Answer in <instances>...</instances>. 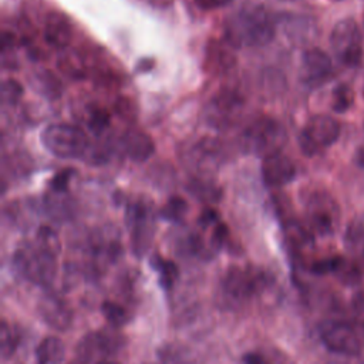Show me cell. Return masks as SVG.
I'll return each mask as SVG.
<instances>
[{"label":"cell","instance_id":"1","mask_svg":"<svg viewBox=\"0 0 364 364\" xmlns=\"http://www.w3.org/2000/svg\"><path fill=\"white\" fill-rule=\"evenodd\" d=\"M276 24L260 4H246L225 20V37L235 48L260 47L273 40Z\"/></svg>","mask_w":364,"mask_h":364},{"label":"cell","instance_id":"2","mask_svg":"<svg viewBox=\"0 0 364 364\" xmlns=\"http://www.w3.org/2000/svg\"><path fill=\"white\" fill-rule=\"evenodd\" d=\"M55 257V255L44 250L36 243H26L16 250L13 264L26 280L34 284L48 286L57 273Z\"/></svg>","mask_w":364,"mask_h":364},{"label":"cell","instance_id":"3","mask_svg":"<svg viewBox=\"0 0 364 364\" xmlns=\"http://www.w3.org/2000/svg\"><path fill=\"white\" fill-rule=\"evenodd\" d=\"M270 283L266 272L257 267H230L222 279L223 297L235 304H240L262 293Z\"/></svg>","mask_w":364,"mask_h":364},{"label":"cell","instance_id":"4","mask_svg":"<svg viewBox=\"0 0 364 364\" xmlns=\"http://www.w3.org/2000/svg\"><path fill=\"white\" fill-rule=\"evenodd\" d=\"M40 139L51 155L63 159L78 158L88 148L87 134L71 124H50L41 131Z\"/></svg>","mask_w":364,"mask_h":364},{"label":"cell","instance_id":"5","mask_svg":"<svg viewBox=\"0 0 364 364\" xmlns=\"http://www.w3.org/2000/svg\"><path fill=\"white\" fill-rule=\"evenodd\" d=\"M286 139V129L272 118L256 119L245 129L242 136L245 151L263 158L280 152Z\"/></svg>","mask_w":364,"mask_h":364},{"label":"cell","instance_id":"6","mask_svg":"<svg viewBox=\"0 0 364 364\" xmlns=\"http://www.w3.org/2000/svg\"><path fill=\"white\" fill-rule=\"evenodd\" d=\"M330 46L338 58L347 67H355L363 57L361 34L353 18L338 20L330 34Z\"/></svg>","mask_w":364,"mask_h":364},{"label":"cell","instance_id":"7","mask_svg":"<svg viewBox=\"0 0 364 364\" xmlns=\"http://www.w3.org/2000/svg\"><path fill=\"white\" fill-rule=\"evenodd\" d=\"M340 135L338 122L324 114L311 117L299 136V145L304 155L313 156L323 148L333 145Z\"/></svg>","mask_w":364,"mask_h":364},{"label":"cell","instance_id":"8","mask_svg":"<svg viewBox=\"0 0 364 364\" xmlns=\"http://www.w3.org/2000/svg\"><path fill=\"white\" fill-rule=\"evenodd\" d=\"M125 220L131 229V246L136 256H142L151 246L155 222L152 208L144 202H134L127 208Z\"/></svg>","mask_w":364,"mask_h":364},{"label":"cell","instance_id":"9","mask_svg":"<svg viewBox=\"0 0 364 364\" xmlns=\"http://www.w3.org/2000/svg\"><path fill=\"white\" fill-rule=\"evenodd\" d=\"M124 336L119 334L115 327L102 328L98 331L88 333L80 343L77 348V355L92 361L94 358L105 360L109 355L117 354L124 347Z\"/></svg>","mask_w":364,"mask_h":364},{"label":"cell","instance_id":"10","mask_svg":"<svg viewBox=\"0 0 364 364\" xmlns=\"http://www.w3.org/2000/svg\"><path fill=\"white\" fill-rule=\"evenodd\" d=\"M323 344L333 353L343 355H357L361 351V343L354 327L346 321H326L320 327Z\"/></svg>","mask_w":364,"mask_h":364},{"label":"cell","instance_id":"11","mask_svg":"<svg viewBox=\"0 0 364 364\" xmlns=\"http://www.w3.org/2000/svg\"><path fill=\"white\" fill-rule=\"evenodd\" d=\"M333 73L330 55L321 48L313 47L303 53L300 64V78L310 87H317L328 80Z\"/></svg>","mask_w":364,"mask_h":364},{"label":"cell","instance_id":"12","mask_svg":"<svg viewBox=\"0 0 364 364\" xmlns=\"http://www.w3.org/2000/svg\"><path fill=\"white\" fill-rule=\"evenodd\" d=\"M38 314L50 327L64 331L73 323V311L70 306L58 296L44 294L37 306Z\"/></svg>","mask_w":364,"mask_h":364},{"label":"cell","instance_id":"13","mask_svg":"<svg viewBox=\"0 0 364 364\" xmlns=\"http://www.w3.org/2000/svg\"><path fill=\"white\" fill-rule=\"evenodd\" d=\"M262 176L263 182L267 186L279 188L290 183L294 179L296 166L290 158H287L282 152H277L263 158Z\"/></svg>","mask_w":364,"mask_h":364},{"label":"cell","instance_id":"14","mask_svg":"<svg viewBox=\"0 0 364 364\" xmlns=\"http://www.w3.org/2000/svg\"><path fill=\"white\" fill-rule=\"evenodd\" d=\"M307 215L310 226L318 235H328L333 232L336 223V206L331 199L323 195L313 196L307 205Z\"/></svg>","mask_w":364,"mask_h":364},{"label":"cell","instance_id":"15","mask_svg":"<svg viewBox=\"0 0 364 364\" xmlns=\"http://www.w3.org/2000/svg\"><path fill=\"white\" fill-rule=\"evenodd\" d=\"M73 30L68 18L58 13L51 11L46 17L44 23V40L47 44L55 48H65L71 40Z\"/></svg>","mask_w":364,"mask_h":364},{"label":"cell","instance_id":"16","mask_svg":"<svg viewBox=\"0 0 364 364\" xmlns=\"http://www.w3.org/2000/svg\"><path fill=\"white\" fill-rule=\"evenodd\" d=\"M240 107L242 101L239 95L230 91H225L215 95V98L208 107V117L213 121L215 125L226 124L229 119L233 118L236 112H239Z\"/></svg>","mask_w":364,"mask_h":364},{"label":"cell","instance_id":"17","mask_svg":"<svg viewBox=\"0 0 364 364\" xmlns=\"http://www.w3.org/2000/svg\"><path fill=\"white\" fill-rule=\"evenodd\" d=\"M124 149L128 158L134 162H145L155 151L152 138L141 131H131L124 138Z\"/></svg>","mask_w":364,"mask_h":364},{"label":"cell","instance_id":"18","mask_svg":"<svg viewBox=\"0 0 364 364\" xmlns=\"http://www.w3.org/2000/svg\"><path fill=\"white\" fill-rule=\"evenodd\" d=\"M30 84L33 90H36L38 94H41L46 98L55 100L60 98L63 85L57 75L50 70H36L30 74Z\"/></svg>","mask_w":364,"mask_h":364},{"label":"cell","instance_id":"19","mask_svg":"<svg viewBox=\"0 0 364 364\" xmlns=\"http://www.w3.org/2000/svg\"><path fill=\"white\" fill-rule=\"evenodd\" d=\"M34 357L36 364H63L65 358L64 343L55 336H48L40 341Z\"/></svg>","mask_w":364,"mask_h":364},{"label":"cell","instance_id":"20","mask_svg":"<svg viewBox=\"0 0 364 364\" xmlns=\"http://www.w3.org/2000/svg\"><path fill=\"white\" fill-rule=\"evenodd\" d=\"M344 243L348 253L357 263L364 264V223L360 220H353L344 235Z\"/></svg>","mask_w":364,"mask_h":364},{"label":"cell","instance_id":"21","mask_svg":"<svg viewBox=\"0 0 364 364\" xmlns=\"http://www.w3.org/2000/svg\"><path fill=\"white\" fill-rule=\"evenodd\" d=\"M279 23L283 27V31L287 34L291 40H306L309 37V33L311 31L310 21L304 16H294V14H283L279 18Z\"/></svg>","mask_w":364,"mask_h":364},{"label":"cell","instance_id":"22","mask_svg":"<svg viewBox=\"0 0 364 364\" xmlns=\"http://www.w3.org/2000/svg\"><path fill=\"white\" fill-rule=\"evenodd\" d=\"M58 68L73 80H82L85 77V67L81 57L74 51H64L58 58Z\"/></svg>","mask_w":364,"mask_h":364},{"label":"cell","instance_id":"23","mask_svg":"<svg viewBox=\"0 0 364 364\" xmlns=\"http://www.w3.org/2000/svg\"><path fill=\"white\" fill-rule=\"evenodd\" d=\"M101 313L104 314V317L107 318V321L109 323L111 327H122L125 324H128L131 321V313L121 304L115 303V301H104L101 304Z\"/></svg>","mask_w":364,"mask_h":364},{"label":"cell","instance_id":"24","mask_svg":"<svg viewBox=\"0 0 364 364\" xmlns=\"http://www.w3.org/2000/svg\"><path fill=\"white\" fill-rule=\"evenodd\" d=\"M20 337L17 330L9 324L6 320H1V327H0V353H1V358L7 360L10 358L17 346H18Z\"/></svg>","mask_w":364,"mask_h":364},{"label":"cell","instance_id":"25","mask_svg":"<svg viewBox=\"0 0 364 364\" xmlns=\"http://www.w3.org/2000/svg\"><path fill=\"white\" fill-rule=\"evenodd\" d=\"M188 213V203L179 196H172L159 210L162 219L169 222H182Z\"/></svg>","mask_w":364,"mask_h":364},{"label":"cell","instance_id":"26","mask_svg":"<svg viewBox=\"0 0 364 364\" xmlns=\"http://www.w3.org/2000/svg\"><path fill=\"white\" fill-rule=\"evenodd\" d=\"M152 264H154V267L159 273V283H161V286L165 287V289H171L175 284V282L178 280V277H179L178 266L173 262L164 260L161 257H155L152 260Z\"/></svg>","mask_w":364,"mask_h":364},{"label":"cell","instance_id":"27","mask_svg":"<svg viewBox=\"0 0 364 364\" xmlns=\"http://www.w3.org/2000/svg\"><path fill=\"white\" fill-rule=\"evenodd\" d=\"M233 64V55L220 44H215L208 53V68L212 71H222Z\"/></svg>","mask_w":364,"mask_h":364},{"label":"cell","instance_id":"28","mask_svg":"<svg viewBox=\"0 0 364 364\" xmlns=\"http://www.w3.org/2000/svg\"><path fill=\"white\" fill-rule=\"evenodd\" d=\"M189 192L196 196L199 200H206V202H218L220 198V191L218 189L216 185H213L212 182H206V181H192L189 185Z\"/></svg>","mask_w":364,"mask_h":364},{"label":"cell","instance_id":"29","mask_svg":"<svg viewBox=\"0 0 364 364\" xmlns=\"http://www.w3.org/2000/svg\"><path fill=\"white\" fill-rule=\"evenodd\" d=\"M354 102V91L347 84H340L333 90L331 108L336 112H346Z\"/></svg>","mask_w":364,"mask_h":364},{"label":"cell","instance_id":"30","mask_svg":"<svg viewBox=\"0 0 364 364\" xmlns=\"http://www.w3.org/2000/svg\"><path fill=\"white\" fill-rule=\"evenodd\" d=\"M36 245H38L40 247H43L44 250H47L55 256L60 252V239H58L57 233L48 226H41L37 230Z\"/></svg>","mask_w":364,"mask_h":364},{"label":"cell","instance_id":"31","mask_svg":"<svg viewBox=\"0 0 364 364\" xmlns=\"http://www.w3.org/2000/svg\"><path fill=\"white\" fill-rule=\"evenodd\" d=\"M24 90L23 85L13 78H7L1 82V90H0V97L3 105H14L18 102L21 98Z\"/></svg>","mask_w":364,"mask_h":364},{"label":"cell","instance_id":"32","mask_svg":"<svg viewBox=\"0 0 364 364\" xmlns=\"http://www.w3.org/2000/svg\"><path fill=\"white\" fill-rule=\"evenodd\" d=\"M111 122V117L105 109H95L91 112L90 119H88V128L92 134L101 135Z\"/></svg>","mask_w":364,"mask_h":364},{"label":"cell","instance_id":"33","mask_svg":"<svg viewBox=\"0 0 364 364\" xmlns=\"http://www.w3.org/2000/svg\"><path fill=\"white\" fill-rule=\"evenodd\" d=\"M344 257L341 256H331L327 259H321L318 262H316L311 266L313 273L316 274H327V273H337L338 269L344 264Z\"/></svg>","mask_w":364,"mask_h":364},{"label":"cell","instance_id":"34","mask_svg":"<svg viewBox=\"0 0 364 364\" xmlns=\"http://www.w3.org/2000/svg\"><path fill=\"white\" fill-rule=\"evenodd\" d=\"M74 171L73 169H63L60 172H57L51 181H50V188L53 192H57V193H65L67 192V188H68V183L71 181V176H73Z\"/></svg>","mask_w":364,"mask_h":364},{"label":"cell","instance_id":"35","mask_svg":"<svg viewBox=\"0 0 364 364\" xmlns=\"http://www.w3.org/2000/svg\"><path fill=\"white\" fill-rule=\"evenodd\" d=\"M228 237V228L222 223H216L215 226V230H213V235H212V246L215 250L220 249L222 245L225 243Z\"/></svg>","mask_w":364,"mask_h":364},{"label":"cell","instance_id":"36","mask_svg":"<svg viewBox=\"0 0 364 364\" xmlns=\"http://www.w3.org/2000/svg\"><path fill=\"white\" fill-rule=\"evenodd\" d=\"M218 212L216 210H213V209H205L202 213H200V216H199V225L200 226H203V228H206V226H209V225H213V223H218Z\"/></svg>","mask_w":364,"mask_h":364},{"label":"cell","instance_id":"37","mask_svg":"<svg viewBox=\"0 0 364 364\" xmlns=\"http://www.w3.org/2000/svg\"><path fill=\"white\" fill-rule=\"evenodd\" d=\"M233 0H195L196 6L202 10H213L218 7H223L226 4H229Z\"/></svg>","mask_w":364,"mask_h":364},{"label":"cell","instance_id":"38","mask_svg":"<svg viewBox=\"0 0 364 364\" xmlns=\"http://www.w3.org/2000/svg\"><path fill=\"white\" fill-rule=\"evenodd\" d=\"M117 111L118 114H121L122 117H129L131 112H134V104L131 100L128 98H119L117 101Z\"/></svg>","mask_w":364,"mask_h":364},{"label":"cell","instance_id":"39","mask_svg":"<svg viewBox=\"0 0 364 364\" xmlns=\"http://www.w3.org/2000/svg\"><path fill=\"white\" fill-rule=\"evenodd\" d=\"M245 364H270V361L262 353H247L243 357Z\"/></svg>","mask_w":364,"mask_h":364},{"label":"cell","instance_id":"40","mask_svg":"<svg viewBox=\"0 0 364 364\" xmlns=\"http://www.w3.org/2000/svg\"><path fill=\"white\" fill-rule=\"evenodd\" d=\"M355 164L358 166H364V149H358L357 154H355Z\"/></svg>","mask_w":364,"mask_h":364},{"label":"cell","instance_id":"41","mask_svg":"<svg viewBox=\"0 0 364 364\" xmlns=\"http://www.w3.org/2000/svg\"><path fill=\"white\" fill-rule=\"evenodd\" d=\"M70 364H90V361H87V360H84V358H81V357L77 355L74 360L70 361Z\"/></svg>","mask_w":364,"mask_h":364},{"label":"cell","instance_id":"42","mask_svg":"<svg viewBox=\"0 0 364 364\" xmlns=\"http://www.w3.org/2000/svg\"><path fill=\"white\" fill-rule=\"evenodd\" d=\"M97 364H118L117 361H111V360H102V361H98Z\"/></svg>","mask_w":364,"mask_h":364},{"label":"cell","instance_id":"43","mask_svg":"<svg viewBox=\"0 0 364 364\" xmlns=\"http://www.w3.org/2000/svg\"><path fill=\"white\" fill-rule=\"evenodd\" d=\"M279 1H293V0H279Z\"/></svg>","mask_w":364,"mask_h":364},{"label":"cell","instance_id":"44","mask_svg":"<svg viewBox=\"0 0 364 364\" xmlns=\"http://www.w3.org/2000/svg\"><path fill=\"white\" fill-rule=\"evenodd\" d=\"M363 94H364V88H363Z\"/></svg>","mask_w":364,"mask_h":364},{"label":"cell","instance_id":"45","mask_svg":"<svg viewBox=\"0 0 364 364\" xmlns=\"http://www.w3.org/2000/svg\"><path fill=\"white\" fill-rule=\"evenodd\" d=\"M17 364H20V363H17Z\"/></svg>","mask_w":364,"mask_h":364}]
</instances>
